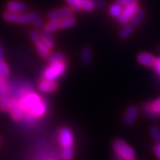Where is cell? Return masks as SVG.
Wrapping results in <instances>:
<instances>
[{"label":"cell","instance_id":"d4e9b609","mask_svg":"<svg viewBox=\"0 0 160 160\" xmlns=\"http://www.w3.org/2000/svg\"><path fill=\"white\" fill-rule=\"evenodd\" d=\"M48 61H49V64L64 62L65 61V55L61 52H56L50 55V57L48 58Z\"/></svg>","mask_w":160,"mask_h":160},{"label":"cell","instance_id":"ba28073f","mask_svg":"<svg viewBox=\"0 0 160 160\" xmlns=\"http://www.w3.org/2000/svg\"><path fill=\"white\" fill-rule=\"evenodd\" d=\"M59 140L63 148H69L73 146V134L71 131L66 127H63L60 130Z\"/></svg>","mask_w":160,"mask_h":160},{"label":"cell","instance_id":"603a6c76","mask_svg":"<svg viewBox=\"0 0 160 160\" xmlns=\"http://www.w3.org/2000/svg\"><path fill=\"white\" fill-rule=\"evenodd\" d=\"M79 3L81 10L86 12H91L95 8L94 3L92 0H79Z\"/></svg>","mask_w":160,"mask_h":160},{"label":"cell","instance_id":"f1b7e54d","mask_svg":"<svg viewBox=\"0 0 160 160\" xmlns=\"http://www.w3.org/2000/svg\"><path fill=\"white\" fill-rule=\"evenodd\" d=\"M62 157L64 160H71L73 157V147L63 148Z\"/></svg>","mask_w":160,"mask_h":160},{"label":"cell","instance_id":"d6a6232c","mask_svg":"<svg viewBox=\"0 0 160 160\" xmlns=\"http://www.w3.org/2000/svg\"><path fill=\"white\" fill-rule=\"evenodd\" d=\"M153 150H154V153L157 156V158H158V160H160V142H158L155 145Z\"/></svg>","mask_w":160,"mask_h":160},{"label":"cell","instance_id":"30bf717a","mask_svg":"<svg viewBox=\"0 0 160 160\" xmlns=\"http://www.w3.org/2000/svg\"><path fill=\"white\" fill-rule=\"evenodd\" d=\"M156 60H157V58L155 57L153 54L149 53V52H141L137 56L138 62L145 67L153 68L155 62H156Z\"/></svg>","mask_w":160,"mask_h":160},{"label":"cell","instance_id":"5b68a950","mask_svg":"<svg viewBox=\"0 0 160 160\" xmlns=\"http://www.w3.org/2000/svg\"><path fill=\"white\" fill-rule=\"evenodd\" d=\"M140 9L141 8H140L139 4L126 6L125 8H123V11H122L121 15L118 18V24H120V25H126L127 23L130 22V21L134 17V15L137 13Z\"/></svg>","mask_w":160,"mask_h":160},{"label":"cell","instance_id":"6da1fadb","mask_svg":"<svg viewBox=\"0 0 160 160\" xmlns=\"http://www.w3.org/2000/svg\"><path fill=\"white\" fill-rule=\"evenodd\" d=\"M18 100H19L20 105L22 109L25 118L27 116H29L31 109L42 101V99L40 98L39 95L32 91H25L22 92L21 98Z\"/></svg>","mask_w":160,"mask_h":160},{"label":"cell","instance_id":"3957f363","mask_svg":"<svg viewBox=\"0 0 160 160\" xmlns=\"http://www.w3.org/2000/svg\"><path fill=\"white\" fill-rule=\"evenodd\" d=\"M115 152L123 160H133L134 151L123 140H116L113 143Z\"/></svg>","mask_w":160,"mask_h":160},{"label":"cell","instance_id":"484cf974","mask_svg":"<svg viewBox=\"0 0 160 160\" xmlns=\"http://www.w3.org/2000/svg\"><path fill=\"white\" fill-rule=\"evenodd\" d=\"M10 104V100L7 96V93H0V109L2 111L8 110Z\"/></svg>","mask_w":160,"mask_h":160},{"label":"cell","instance_id":"7a4b0ae2","mask_svg":"<svg viewBox=\"0 0 160 160\" xmlns=\"http://www.w3.org/2000/svg\"><path fill=\"white\" fill-rule=\"evenodd\" d=\"M66 62H61L52 63L49 64V66L46 68L43 74H42V79H47V80H55L59 78L60 77H62L65 70H66Z\"/></svg>","mask_w":160,"mask_h":160},{"label":"cell","instance_id":"5bb4252c","mask_svg":"<svg viewBox=\"0 0 160 160\" xmlns=\"http://www.w3.org/2000/svg\"><path fill=\"white\" fill-rule=\"evenodd\" d=\"M29 17L30 23H32V25L34 26L36 29H41L43 28V20L39 14L35 11H31L29 12Z\"/></svg>","mask_w":160,"mask_h":160},{"label":"cell","instance_id":"277c9868","mask_svg":"<svg viewBox=\"0 0 160 160\" xmlns=\"http://www.w3.org/2000/svg\"><path fill=\"white\" fill-rule=\"evenodd\" d=\"M4 20L10 23L20 24V25H27L30 23L29 14L24 12H12L6 11L3 13Z\"/></svg>","mask_w":160,"mask_h":160},{"label":"cell","instance_id":"1f68e13d","mask_svg":"<svg viewBox=\"0 0 160 160\" xmlns=\"http://www.w3.org/2000/svg\"><path fill=\"white\" fill-rule=\"evenodd\" d=\"M117 2L123 6V7L138 4V0H117Z\"/></svg>","mask_w":160,"mask_h":160},{"label":"cell","instance_id":"e0dca14e","mask_svg":"<svg viewBox=\"0 0 160 160\" xmlns=\"http://www.w3.org/2000/svg\"><path fill=\"white\" fill-rule=\"evenodd\" d=\"M42 35V41L44 42V44L46 45L47 47H49L50 49H52L54 46V39L52 37L51 32H48L45 29H43V32L41 33Z\"/></svg>","mask_w":160,"mask_h":160},{"label":"cell","instance_id":"8992f818","mask_svg":"<svg viewBox=\"0 0 160 160\" xmlns=\"http://www.w3.org/2000/svg\"><path fill=\"white\" fill-rule=\"evenodd\" d=\"M74 11L70 7H62L56 10L49 12L47 14V18L49 21H60L63 18L72 16Z\"/></svg>","mask_w":160,"mask_h":160},{"label":"cell","instance_id":"f546056e","mask_svg":"<svg viewBox=\"0 0 160 160\" xmlns=\"http://www.w3.org/2000/svg\"><path fill=\"white\" fill-rule=\"evenodd\" d=\"M29 37H30V39L32 40L34 43L38 42V41H40V40L42 39V35H41V33H39L38 31H37V30H32V31H30Z\"/></svg>","mask_w":160,"mask_h":160},{"label":"cell","instance_id":"44dd1931","mask_svg":"<svg viewBox=\"0 0 160 160\" xmlns=\"http://www.w3.org/2000/svg\"><path fill=\"white\" fill-rule=\"evenodd\" d=\"M60 23H61L62 29H69V28L74 27L76 23H77V21L73 16H69V17L63 18L62 20H60Z\"/></svg>","mask_w":160,"mask_h":160},{"label":"cell","instance_id":"83f0119b","mask_svg":"<svg viewBox=\"0 0 160 160\" xmlns=\"http://www.w3.org/2000/svg\"><path fill=\"white\" fill-rule=\"evenodd\" d=\"M150 133L156 142H160V129L158 126H152L150 129Z\"/></svg>","mask_w":160,"mask_h":160},{"label":"cell","instance_id":"cb8c5ba5","mask_svg":"<svg viewBox=\"0 0 160 160\" xmlns=\"http://www.w3.org/2000/svg\"><path fill=\"white\" fill-rule=\"evenodd\" d=\"M10 74L9 67L4 59H0V77L4 79H6Z\"/></svg>","mask_w":160,"mask_h":160},{"label":"cell","instance_id":"4dcf8cb0","mask_svg":"<svg viewBox=\"0 0 160 160\" xmlns=\"http://www.w3.org/2000/svg\"><path fill=\"white\" fill-rule=\"evenodd\" d=\"M0 93H8V85L6 79H4L0 77Z\"/></svg>","mask_w":160,"mask_h":160},{"label":"cell","instance_id":"d6986e66","mask_svg":"<svg viewBox=\"0 0 160 160\" xmlns=\"http://www.w3.org/2000/svg\"><path fill=\"white\" fill-rule=\"evenodd\" d=\"M122 11H123V6H121V5H119L118 2L112 4L111 6H109V12L111 17L118 18L120 15H121Z\"/></svg>","mask_w":160,"mask_h":160},{"label":"cell","instance_id":"8fae6325","mask_svg":"<svg viewBox=\"0 0 160 160\" xmlns=\"http://www.w3.org/2000/svg\"><path fill=\"white\" fill-rule=\"evenodd\" d=\"M38 90L42 92H52L57 89V84L55 81L47 79H42L38 84Z\"/></svg>","mask_w":160,"mask_h":160},{"label":"cell","instance_id":"7c38bea8","mask_svg":"<svg viewBox=\"0 0 160 160\" xmlns=\"http://www.w3.org/2000/svg\"><path fill=\"white\" fill-rule=\"evenodd\" d=\"M27 10V6L21 1L12 0L6 4V11L12 12H24Z\"/></svg>","mask_w":160,"mask_h":160},{"label":"cell","instance_id":"e575fe53","mask_svg":"<svg viewBox=\"0 0 160 160\" xmlns=\"http://www.w3.org/2000/svg\"><path fill=\"white\" fill-rule=\"evenodd\" d=\"M0 59H4V48L2 46L1 41H0Z\"/></svg>","mask_w":160,"mask_h":160},{"label":"cell","instance_id":"ac0fdd59","mask_svg":"<svg viewBox=\"0 0 160 160\" xmlns=\"http://www.w3.org/2000/svg\"><path fill=\"white\" fill-rule=\"evenodd\" d=\"M144 18H145V12L142 10V9H140L138 12L134 15V17L132 19L131 21H130V24H132L135 29L137 28L138 26L141 24V23L142 22L143 20H144Z\"/></svg>","mask_w":160,"mask_h":160},{"label":"cell","instance_id":"836d02e7","mask_svg":"<svg viewBox=\"0 0 160 160\" xmlns=\"http://www.w3.org/2000/svg\"><path fill=\"white\" fill-rule=\"evenodd\" d=\"M156 70V72L160 76V58H157L156 62H155L154 67H153Z\"/></svg>","mask_w":160,"mask_h":160},{"label":"cell","instance_id":"4fadbf2b","mask_svg":"<svg viewBox=\"0 0 160 160\" xmlns=\"http://www.w3.org/2000/svg\"><path fill=\"white\" fill-rule=\"evenodd\" d=\"M34 44L35 46H36L37 51L39 53L41 57L44 58V59H48V58L50 57V55H51L50 50H51V49H50L49 47H47V46L44 44V42L42 41V39L40 40V41L36 42Z\"/></svg>","mask_w":160,"mask_h":160},{"label":"cell","instance_id":"9c48e42d","mask_svg":"<svg viewBox=\"0 0 160 160\" xmlns=\"http://www.w3.org/2000/svg\"><path fill=\"white\" fill-rule=\"evenodd\" d=\"M138 114H139V110H138L136 106L132 105L130 107H128L127 109L125 112L124 115V122L127 126H132L135 123V121L137 119Z\"/></svg>","mask_w":160,"mask_h":160},{"label":"cell","instance_id":"9a60e30c","mask_svg":"<svg viewBox=\"0 0 160 160\" xmlns=\"http://www.w3.org/2000/svg\"><path fill=\"white\" fill-rule=\"evenodd\" d=\"M81 60H82L83 63L86 65L91 64L92 61V50L90 47H88V46L83 47V49L81 51Z\"/></svg>","mask_w":160,"mask_h":160},{"label":"cell","instance_id":"4316f807","mask_svg":"<svg viewBox=\"0 0 160 160\" xmlns=\"http://www.w3.org/2000/svg\"><path fill=\"white\" fill-rule=\"evenodd\" d=\"M65 1L69 5V7H70L74 12L81 11L79 0H65Z\"/></svg>","mask_w":160,"mask_h":160},{"label":"cell","instance_id":"7402d4cb","mask_svg":"<svg viewBox=\"0 0 160 160\" xmlns=\"http://www.w3.org/2000/svg\"><path fill=\"white\" fill-rule=\"evenodd\" d=\"M44 29L46 30V31H48V32H51V33L62 29L60 21H49V22L46 24L45 29Z\"/></svg>","mask_w":160,"mask_h":160},{"label":"cell","instance_id":"2e32d148","mask_svg":"<svg viewBox=\"0 0 160 160\" xmlns=\"http://www.w3.org/2000/svg\"><path fill=\"white\" fill-rule=\"evenodd\" d=\"M134 29H135V28L132 24L127 23L126 25H124V28L120 30L119 38L121 39H126V38H128L132 34V32L134 31Z\"/></svg>","mask_w":160,"mask_h":160},{"label":"cell","instance_id":"52a82bcc","mask_svg":"<svg viewBox=\"0 0 160 160\" xmlns=\"http://www.w3.org/2000/svg\"><path fill=\"white\" fill-rule=\"evenodd\" d=\"M8 110L10 112L12 118L15 121H21L23 118V110L20 105L19 102V100L14 98V99H12L10 100V104H9V108Z\"/></svg>","mask_w":160,"mask_h":160},{"label":"cell","instance_id":"ffe728a7","mask_svg":"<svg viewBox=\"0 0 160 160\" xmlns=\"http://www.w3.org/2000/svg\"><path fill=\"white\" fill-rule=\"evenodd\" d=\"M146 109H147L148 113H150V114H160V98L155 100L154 102H152L151 103H149Z\"/></svg>","mask_w":160,"mask_h":160}]
</instances>
